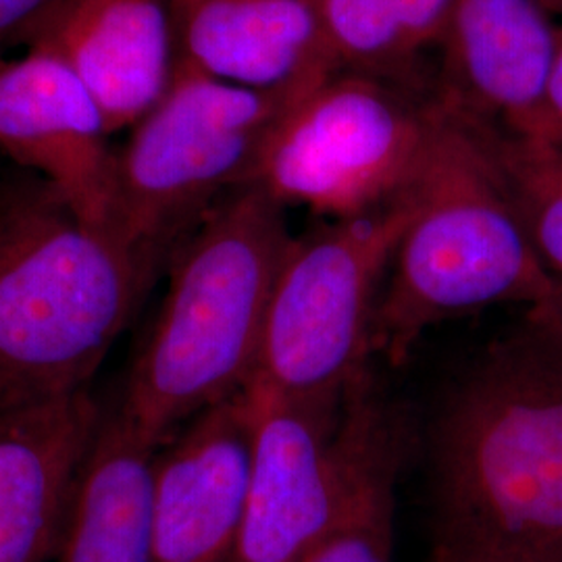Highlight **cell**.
<instances>
[{
    "label": "cell",
    "instance_id": "11",
    "mask_svg": "<svg viewBox=\"0 0 562 562\" xmlns=\"http://www.w3.org/2000/svg\"><path fill=\"white\" fill-rule=\"evenodd\" d=\"M25 50L59 59L94 99L113 136L144 120L173 81L171 0H60Z\"/></svg>",
    "mask_w": 562,
    "mask_h": 562
},
{
    "label": "cell",
    "instance_id": "20",
    "mask_svg": "<svg viewBox=\"0 0 562 562\" xmlns=\"http://www.w3.org/2000/svg\"><path fill=\"white\" fill-rule=\"evenodd\" d=\"M60 0H0V63L13 48H27L34 32Z\"/></svg>",
    "mask_w": 562,
    "mask_h": 562
},
{
    "label": "cell",
    "instance_id": "14",
    "mask_svg": "<svg viewBox=\"0 0 562 562\" xmlns=\"http://www.w3.org/2000/svg\"><path fill=\"white\" fill-rule=\"evenodd\" d=\"M178 63L240 88L311 90L340 71L311 0H171Z\"/></svg>",
    "mask_w": 562,
    "mask_h": 562
},
{
    "label": "cell",
    "instance_id": "13",
    "mask_svg": "<svg viewBox=\"0 0 562 562\" xmlns=\"http://www.w3.org/2000/svg\"><path fill=\"white\" fill-rule=\"evenodd\" d=\"M102 419L88 390L0 417V562H53Z\"/></svg>",
    "mask_w": 562,
    "mask_h": 562
},
{
    "label": "cell",
    "instance_id": "17",
    "mask_svg": "<svg viewBox=\"0 0 562 562\" xmlns=\"http://www.w3.org/2000/svg\"><path fill=\"white\" fill-rule=\"evenodd\" d=\"M477 121V120H475ZM480 123L483 140L543 265L562 280V148Z\"/></svg>",
    "mask_w": 562,
    "mask_h": 562
},
{
    "label": "cell",
    "instance_id": "19",
    "mask_svg": "<svg viewBox=\"0 0 562 562\" xmlns=\"http://www.w3.org/2000/svg\"><path fill=\"white\" fill-rule=\"evenodd\" d=\"M417 53L442 46L454 0H390Z\"/></svg>",
    "mask_w": 562,
    "mask_h": 562
},
{
    "label": "cell",
    "instance_id": "10",
    "mask_svg": "<svg viewBox=\"0 0 562 562\" xmlns=\"http://www.w3.org/2000/svg\"><path fill=\"white\" fill-rule=\"evenodd\" d=\"M255 408L248 392L188 423L157 450L155 562H225L252 471Z\"/></svg>",
    "mask_w": 562,
    "mask_h": 562
},
{
    "label": "cell",
    "instance_id": "16",
    "mask_svg": "<svg viewBox=\"0 0 562 562\" xmlns=\"http://www.w3.org/2000/svg\"><path fill=\"white\" fill-rule=\"evenodd\" d=\"M340 71L398 83L425 94L422 53L390 0H311Z\"/></svg>",
    "mask_w": 562,
    "mask_h": 562
},
{
    "label": "cell",
    "instance_id": "15",
    "mask_svg": "<svg viewBox=\"0 0 562 562\" xmlns=\"http://www.w3.org/2000/svg\"><path fill=\"white\" fill-rule=\"evenodd\" d=\"M157 450L117 411L104 415L69 506L55 562H155Z\"/></svg>",
    "mask_w": 562,
    "mask_h": 562
},
{
    "label": "cell",
    "instance_id": "5",
    "mask_svg": "<svg viewBox=\"0 0 562 562\" xmlns=\"http://www.w3.org/2000/svg\"><path fill=\"white\" fill-rule=\"evenodd\" d=\"M246 392L255 408L252 471L225 562H301L401 473L402 419L369 373L329 398Z\"/></svg>",
    "mask_w": 562,
    "mask_h": 562
},
{
    "label": "cell",
    "instance_id": "9",
    "mask_svg": "<svg viewBox=\"0 0 562 562\" xmlns=\"http://www.w3.org/2000/svg\"><path fill=\"white\" fill-rule=\"evenodd\" d=\"M101 109L48 53L0 63V153L36 171L74 215L115 232L117 153Z\"/></svg>",
    "mask_w": 562,
    "mask_h": 562
},
{
    "label": "cell",
    "instance_id": "12",
    "mask_svg": "<svg viewBox=\"0 0 562 562\" xmlns=\"http://www.w3.org/2000/svg\"><path fill=\"white\" fill-rule=\"evenodd\" d=\"M559 25L538 0H454L443 36V104L527 136L538 120Z\"/></svg>",
    "mask_w": 562,
    "mask_h": 562
},
{
    "label": "cell",
    "instance_id": "24",
    "mask_svg": "<svg viewBox=\"0 0 562 562\" xmlns=\"http://www.w3.org/2000/svg\"><path fill=\"white\" fill-rule=\"evenodd\" d=\"M561 148H562V146H561Z\"/></svg>",
    "mask_w": 562,
    "mask_h": 562
},
{
    "label": "cell",
    "instance_id": "8",
    "mask_svg": "<svg viewBox=\"0 0 562 562\" xmlns=\"http://www.w3.org/2000/svg\"><path fill=\"white\" fill-rule=\"evenodd\" d=\"M306 92L240 88L178 63L117 153L115 232L162 261L215 202L248 183L273 125Z\"/></svg>",
    "mask_w": 562,
    "mask_h": 562
},
{
    "label": "cell",
    "instance_id": "23",
    "mask_svg": "<svg viewBox=\"0 0 562 562\" xmlns=\"http://www.w3.org/2000/svg\"><path fill=\"white\" fill-rule=\"evenodd\" d=\"M538 4L543 7L550 15H562V0H538Z\"/></svg>",
    "mask_w": 562,
    "mask_h": 562
},
{
    "label": "cell",
    "instance_id": "4",
    "mask_svg": "<svg viewBox=\"0 0 562 562\" xmlns=\"http://www.w3.org/2000/svg\"><path fill=\"white\" fill-rule=\"evenodd\" d=\"M415 199L371 331V357L392 367L429 329L496 304L531 306L557 280L517 215L480 123L448 104Z\"/></svg>",
    "mask_w": 562,
    "mask_h": 562
},
{
    "label": "cell",
    "instance_id": "18",
    "mask_svg": "<svg viewBox=\"0 0 562 562\" xmlns=\"http://www.w3.org/2000/svg\"><path fill=\"white\" fill-rule=\"evenodd\" d=\"M398 475L383 480L361 508L301 562H394Z\"/></svg>",
    "mask_w": 562,
    "mask_h": 562
},
{
    "label": "cell",
    "instance_id": "22",
    "mask_svg": "<svg viewBox=\"0 0 562 562\" xmlns=\"http://www.w3.org/2000/svg\"><path fill=\"white\" fill-rule=\"evenodd\" d=\"M525 323L562 348V280L557 278L542 301L527 306Z\"/></svg>",
    "mask_w": 562,
    "mask_h": 562
},
{
    "label": "cell",
    "instance_id": "1",
    "mask_svg": "<svg viewBox=\"0 0 562 562\" xmlns=\"http://www.w3.org/2000/svg\"><path fill=\"white\" fill-rule=\"evenodd\" d=\"M431 562H562V348L490 346L431 436Z\"/></svg>",
    "mask_w": 562,
    "mask_h": 562
},
{
    "label": "cell",
    "instance_id": "6",
    "mask_svg": "<svg viewBox=\"0 0 562 562\" xmlns=\"http://www.w3.org/2000/svg\"><path fill=\"white\" fill-rule=\"evenodd\" d=\"M442 120L438 94L336 71L288 106L248 183L323 222L364 215L415 188Z\"/></svg>",
    "mask_w": 562,
    "mask_h": 562
},
{
    "label": "cell",
    "instance_id": "3",
    "mask_svg": "<svg viewBox=\"0 0 562 562\" xmlns=\"http://www.w3.org/2000/svg\"><path fill=\"white\" fill-rule=\"evenodd\" d=\"M159 265L44 181L0 196V417L88 390Z\"/></svg>",
    "mask_w": 562,
    "mask_h": 562
},
{
    "label": "cell",
    "instance_id": "7",
    "mask_svg": "<svg viewBox=\"0 0 562 562\" xmlns=\"http://www.w3.org/2000/svg\"><path fill=\"white\" fill-rule=\"evenodd\" d=\"M415 188L392 204L294 238L267 313L250 390L288 401L341 396L369 373L378 302ZM246 387V390H248Z\"/></svg>",
    "mask_w": 562,
    "mask_h": 562
},
{
    "label": "cell",
    "instance_id": "21",
    "mask_svg": "<svg viewBox=\"0 0 562 562\" xmlns=\"http://www.w3.org/2000/svg\"><path fill=\"white\" fill-rule=\"evenodd\" d=\"M522 138L562 146V25H559L557 48L543 88L542 106L531 132Z\"/></svg>",
    "mask_w": 562,
    "mask_h": 562
},
{
    "label": "cell",
    "instance_id": "2",
    "mask_svg": "<svg viewBox=\"0 0 562 562\" xmlns=\"http://www.w3.org/2000/svg\"><path fill=\"white\" fill-rule=\"evenodd\" d=\"M294 238L285 209L252 183L227 192L183 236L117 408L144 442L161 448L246 392Z\"/></svg>",
    "mask_w": 562,
    "mask_h": 562
}]
</instances>
